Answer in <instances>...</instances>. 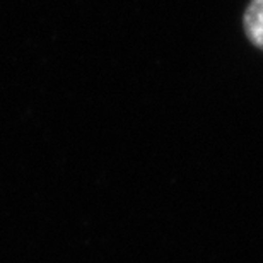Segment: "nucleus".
Masks as SVG:
<instances>
[{
  "label": "nucleus",
  "mask_w": 263,
  "mask_h": 263,
  "mask_svg": "<svg viewBox=\"0 0 263 263\" xmlns=\"http://www.w3.org/2000/svg\"><path fill=\"white\" fill-rule=\"evenodd\" d=\"M243 26L248 40L263 50V0H251L245 10Z\"/></svg>",
  "instance_id": "f257e3e1"
}]
</instances>
